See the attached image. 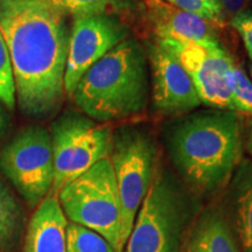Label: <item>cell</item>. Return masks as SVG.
Returning a JSON list of instances; mask_svg holds the SVG:
<instances>
[{"label": "cell", "mask_w": 252, "mask_h": 252, "mask_svg": "<svg viewBox=\"0 0 252 252\" xmlns=\"http://www.w3.org/2000/svg\"><path fill=\"white\" fill-rule=\"evenodd\" d=\"M0 32L19 110L33 118L53 115L64 96L70 35L65 14L42 0H0Z\"/></svg>", "instance_id": "obj_1"}, {"label": "cell", "mask_w": 252, "mask_h": 252, "mask_svg": "<svg viewBox=\"0 0 252 252\" xmlns=\"http://www.w3.org/2000/svg\"><path fill=\"white\" fill-rule=\"evenodd\" d=\"M165 143L179 175L201 195L225 188L243 159V134L237 112L208 109L166 126Z\"/></svg>", "instance_id": "obj_2"}, {"label": "cell", "mask_w": 252, "mask_h": 252, "mask_svg": "<svg viewBox=\"0 0 252 252\" xmlns=\"http://www.w3.org/2000/svg\"><path fill=\"white\" fill-rule=\"evenodd\" d=\"M147 62L139 41L127 37L88 69L72 98L84 115L102 124L140 116L149 103Z\"/></svg>", "instance_id": "obj_3"}, {"label": "cell", "mask_w": 252, "mask_h": 252, "mask_svg": "<svg viewBox=\"0 0 252 252\" xmlns=\"http://www.w3.org/2000/svg\"><path fill=\"white\" fill-rule=\"evenodd\" d=\"M195 212L189 191L158 165L123 252H181Z\"/></svg>", "instance_id": "obj_4"}, {"label": "cell", "mask_w": 252, "mask_h": 252, "mask_svg": "<svg viewBox=\"0 0 252 252\" xmlns=\"http://www.w3.org/2000/svg\"><path fill=\"white\" fill-rule=\"evenodd\" d=\"M58 198L71 223L94 230L103 236L116 252H123L121 198L110 157L64 186Z\"/></svg>", "instance_id": "obj_5"}, {"label": "cell", "mask_w": 252, "mask_h": 252, "mask_svg": "<svg viewBox=\"0 0 252 252\" xmlns=\"http://www.w3.org/2000/svg\"><path fill=\"white\" fill-rule=\"evenodd\" d=\"M122 208L121 245L124 247L158 167V145L146 128L124 125L113 133L110 154Z\"/></svg>", "instance_id": "obj_6"}, {"label": "cell", "mask_w": 252, "mask_h": 252, "mask_svg": "<svg viewBox=\"0 0 252 252\" xmlns=\"http://www.w3.org/2000/svg\"><path fill=\"white\" fill-rule=\"evenodd\" d=\"M50 135L54 159V182L50 194L55 196L64 186L109 158L112 151L111 130L80 113L62 115L52 124Z\"/></svg>", "instance_id": "obj_7"}, {"label": "cell", "mask_w": 252, "mask_h": 252, "mask_svg": "<svg viewBox=\"0 0 252 252\" xmlns=\"http://www.w3.org/2000/svg\"><path fill=\"white\" fill-rule=\"evenodd\" d=\"M0 169L28 206H39L54 182L50 132L37 125L19 132L0 152Z\"/></svg>", "instance_id": "obj_8"}, {"label": "cell", "mask_w": 252, "mask_h": 252, "mask_svg": "<svg viewBox=\"0 0 252 252\" xmlns=\"http://www.w3.org/2000/svg\"><path fill=\"white\" fill-rule=\"evenodd\" d=\"M130 37V28L115 15H87L74 19L69 35L64 93L72 97L88 69Z\"/></svg>", "instance_id": "obj_9"}, {"label": "cell", "mask_w": 252, "mask_h": 252, "mask_svg": "<svg viewBox=\"0 0 252 252\" xmlns=\"http://www.w3.org/2000/svg\"><path fill=\"white\" fill-rule=\"evenodd\" d=\"M179 60L193 82L201 103L212 109L235 111L226 75L235 60L223 47L207 48L196 43L157 40Z\"/></svg>", "instance_id": "obj_10"}, {"label": "cell", "mask_w": 252, "mask_h": 252, "mask_svg": "<svg viewBox=\"0 0 252 252\" xmlns=\"http://www.w3.org/2000/svg\"><path fill=\"white\" fill-rule=\"evenodd\" d=\"M152 77L153 106L162 116H181L201 105L190 77L173 53L161 45H147Z\"/></svg>", "instance_id": "obj_11"}, {"label": "cell", "mask_w": 252, "mask_h": 252, "mask_svg": "<svg viewBox=\"0 0 252 252\" xmlns=\"http://www.w3.org/2000/svg\"><path fill=\"white\" fill-rule=\"evenodd\" d=\"M146 15L158 40L196 43L207 48H220L213 24L187 13L162 0H143Z\"/></svg>", "instance_id": "obj_12"}, {"label": "cell", "mask_w": 252, "mask_h": 252, "mask_svg": "<svg viewBox=\"0 0 252 252\" xmlns=\"http://www.w3.org/2000/svg\"><path fill=\"white\" fill-rule=\"evenodd\" d=\"M241 252H252V161L242 159L226 186L223 208Z\"/></svg>", "instance_id": "obj_13"}, {"label": "cell", "mask_w": 252, "mask_h": 252, "mask_svg": "<svg viewBox=\"0 0 252 252\" xmlns=\"http://www.w3.org/2000/svg\"><path fill=\"white\" fill-rule=\"evenodd\" d=\"M68 220L59 198L49 194L36 207L25 236L24 252H65Z\"/></svg>", "instance_id": "obj_14"}, {"label": "cell", "mask_w": 252, "mask_h": 252, "mask_svg": "<svg viewBox=\"0 0 252 252\" xmlns=\"http://www.w3.org/2000/svg\"><path fill=\"white\" fill-rule=\"evenodd\" d=\"M181 252H241L222 208L201 213L188 229Z\"/></svg>", "instance_id": "obj_15"}, {"label": "cell", "mask_w": 252, "mask_h": 252, "mask_svg": "<svg viewBox=\"0 0 252 252\" xmlns=\"http://www.w3.org/2000/svg\"><path fill=\"white\" fill-rule=\"evenodd\" d=\"M24 231V213L17 197L0 178V252H14Z\"/></svg>", "instance_id": "obj_16"}, {"label": "cell", "mask_w": 252, "mask_h": 252, "mask_svg": "<svg viewBox=\"0 0 252 252\" xmlns=\"http://www.w3.org/2000/svg\"><path fill=\"white\" fill-rule=\"evenodd\" d=\"M47 4L74 18L87 15H132L137 9L134 0H42Z\"/></svg>", "instance_id": "obj_17"}, {"label": "cell", "mask_w": 252, "mask_h": 252, "mask_svg": "<svg viewBox=\"0 0 252 252\" xmlns=\"http://www.w3.org/2000/svg\"><path fill=\"white\" fill-rule=\"evenodd\" d=\"M65 252H116L103 236L84 226L68 223Z\"/></svg>", "instance_id": "obj_18"}, {"label": "cell", "mask_w": 252, "mask_h": 252, "mask_svg": "<svg viewBox=\"0 0 252 252\" xmlns=\"http://www.w3.org/2000/svg\"><path fill=\"white\" fill-rule=\"evenodd\" d=\"M226 80L234 98L236 112L252 116V81L236 63L228 71Z\"/></svg>", "instance_id": "obj_19"}, {"label": "cell", "mask_w": 252, "mask_h": 252, "mask_svg": "<svg viewBox=\"0 0 252 252\" xmlns=\"http://www.w3.org/2000/svg\"><path fill=\"white\" fill-rule=\"evenodd\" d=\"M187 13L200 17L213 25L225 23L220 0H162Z\"/></svg>", "instance_id": "obj_20"}, {"label": "cell", "mask_w": 252, "mask_h": 252, "mask_svg": "<svg viewBox=\"0 0 252 252\" xmlns=\"http://www.w3.org/2000/svg\"><path fill=\"white\" fill-rule=\"evenodd\" d=\"M0 103L8 110H14L17 105L11 58L1 32H0Z\"/></svg>", "instance_id": "obj_21"}, {"label": "cell", "mask_w": 252, "mask_h": 252, "mask_svg": "<svg viewBox=\"0 0 252 252\" xmlns=\"http://www.w3.org/2000/svg\"><path fill=\"white\" fill-rule=\"evenodd\" d=\"M243 40L245 48L252 61V9H245L229 21Z\"/></svg>", "instance_id": "obj_22"}, {"label": "cell", "mask_w": 252, "mask_h": 252, "mask_svg": "<svg viewBox=\"0 0 252 252\" xmlns=\"http://www.w3.org/2000/svg\"><path fill=\"white\" fill-rule=\"evenodd\" d=\"M251 0H220L223 9V15L225 20H231L232 18L248 9Z\"/></svg>", "instance_id": "obj_23"}, {"label": "cell", "mask_w": 252, "mask_h": 252, "mask_svg": "<svg viewBox=\"0 0 252 252\" xmlns=\"http://www.w3.org/2000/svg\"><path fill=\"white\" fill-rule=\"evenodd\" d=\"M8 125L7 115H6L4 108H2L1 103H0V135H1L6 131Z\"/></svg>", "instance_id": "obj_24"}, {"label": "cell", "mask_w": 252, "mask_h": 252, "mask_svg": "<svg viewBox=\"0 0 252 252\" xmlns=\"http://www.w3.org/2000/svg\"><path fill=\"white\" fill-rule=\"evenodd\" d=\"M247 150L249 154H250L252 159V119L250 121V124H249L248 128V135H247Z\"/></svg>", "instance_id": "obj_25"}, {"label": "cell", "mask_w": 252, "mask_h": 252, "mask_svg": "<svg viewBox=\"0 0 252 252\" xmlns=\"http://www.w3.org/2000/svg\"><path fill=\"white\" fill-rule=\"evenodd\" d=\"M250 74H251V76H252V64L250 65Z\"/></svg>", "instance_id": "obj_26"}]
</instances>
